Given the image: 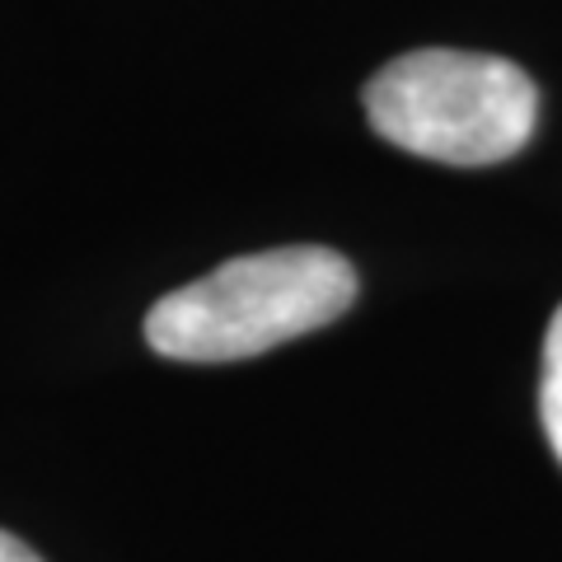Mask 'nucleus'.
<instances>
[{
	"mask_svg": "<svg viewBox=\"0 0 562 562\" xmlns=\"http://www.w3.org/2000/svg\"><path fill=\"white\" fill-rule=\"evenodd\" d=\"M357 268L324 244H286L221 262L146 314V342L169 361H244L342 319Z\"/></svg>",
	"mask_w": 562,
	"mask_h": 562,
	"instance_id": "1",
	"label": "nucleus"
},
{
	"mask_svg": "<svg viewBox=\"0 0 562 562\" xmlns=\"http://www.w3.org/2000/svg\"><path fill=\"white\" fill-rule=\"evenodd\" d=\"M366 117L390 146L436 165L483 169L530 146L539 90L492 52H403L366 85Z\"/></svg>",
	"mask_w": 562,
	"mask_h": 562,
	"instance_id": "2",
	"label": "nucleus"
},
{
	"mask_svg": "<svg viewBox=\"0 0 562 562\" xmlns=\"http://www.w3.org/2000/svg\"><path fill=\"white\" fill-rule=\"evenodd\" d=\"M539 417H543V436L562 464V305L549 324L543 338V380H539Z\"/></svg>",
	"mask_w": 562,
	"mask_h": 562,
	"instance_id": "3",
	"label": "nucleus"
},
{
	"mask_svg": "<svg viewBox=\"0 0 562 562\" xmlns=\"http://www.w3.org/2000/svg\"><path fill=\"white\" fill-rule=\"evenodd\" d=\"M0 562H43V558L33 553L24 539H14V535L0 530Z\"/></svg>",
	"mask_w": 562,
	"mask_h": 562,
	"instance_id": "4",
	"label": "nucleus"
}]
</instances>
